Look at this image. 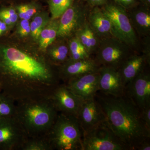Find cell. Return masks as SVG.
I'll use <instances>...</instances> for the list:
<instances>
[{
  "label": "cell",
  "instance_id": "cell-18",
  "mask_svg": "<svg viewBox=\"0 0 150 150\" xmlns=\"http://www.w3.org/2000/svg\"><path fill=\"white\" fill-rule=\"evenodd\" d=\"M140 4L127 11L135 32L141 37L144 38L150 35V8Z\"/></svg>",
  "mask_w": 150,
  "mask_h": 150
},
{
  "label": "cell",
  "instance_id": "cell-27",
  "mask_svg": "<svg viewBox=\"0 0 150 150\" xmlns=\"http://www.w3.org/2000/svg\"><path fill=\"white\" fill-rule=\"evenodd\" d=\"M18 18V14L13 8H6L0 10V20L8 26L16 22Z\"/></svg>",
  "mask_w": 150,
  "mask_h": 150
},
{
  "label": "cell",
  "instance_id": "cell-21",
  "mask_svg": "<svg viewBox=\"0 0 150 150\" xmlns=\"http://www.w3.org/2000/svg\"><path fill=\"white\" fill-rule=\"evenodd\" d=\"M69 48L70 55L69 60L77 61L90 58V56L76 36L70 40Z\"/></svg>",
  "mask_w": 150,
  "mask_h": 150
},
{
  "label": "cell",
  "instance_id": "cell-26",
  "mask_svg": "<svg viewBox=\"0 0 150 150\" xmlns=\"http://www.w3.org/2000/svg\"><path fill=\"white\" fill-rule=\"evenodd\" d=\"M74 0H49L51 19L60 18L67 9L72 4Z\"/></svg>",
  "mask_w": 150,
  "mask_h": 150
},
{
  "label": "cell",
  "instance_id": "cell-35",
  "mask_svg": "<svg viewBox=\"0 0 150 150\" xmlns=\"http://www.w3.org/2000/svg\"><path fill=\"white\" fill-rule=\"evenodd\" d=\"M137 1L143 5L147 7L148 8L150 7V0H137Z\"/></svg>",
  "mask_w": 150,
  "mask_h": 150
},
{
  "label": "cell",
  "instance_id": "cell-19",
  "mask_svg": "<svg viewBox=\"0 0 150 150\" xmlns=\"http://www.w3.org/2000/svg\"><path fill=\"white\" fill-rule=\"evenodd\" d=\"M76 36L90 56L95 54L101 39L90 26L87 20L76 32Z\"/></svg>",
  "mask_w": 150,
  "mask_h": 150
},
{
  "label": "cell",
  "instance_id": "cell-13",
  "mask_svg": "<svg viewBox=\"0 0 150 150\" xmlns=\"http://www.w3.org/2000/svg\"><path fill=\"white\" fill-rule=\"evenodd\" d=\"M76 117L83 132L90 130L106 120L95 97L84 100Z\"/></svg>",
  "mask_w": 150,
  "mask_h": 150
},
{
  "label": "cell",
  "instance_id": "cell-34",
  "mask_svg": "<svg viewBox=\"0 0 150 150\" xmlns=\"http://www.w3.org/2000/svg\"><path fill=\"white\" fill-rule=\"evenodd\" d=\"M8 25L0 20V35H2L7 30Z\"/></svg>",
  "mask_w": 150,
  "mask_h": 150
},
{
  "label": "cell",
  "instance_id": "cell-6",
  "mask_svg": "<svg viewBox=\"0 0 150 150\" xmlns=\"http://www.w3.org/2000/svg\"><path fill=\"white\" fill-rule=\"evenodd\" d=\"M104 13L112 23L115 37L130 46L132 49L138 44L137 34L132 26L128 11L114 2L102 6Z\"/></svg>",
  "mask_w": 150,
  "mask_h": 150
},
{
  "label": "cell",
  "instance_id": "cell-5",
  "mask_svg": "<svg viewBox=\"0 0 150 150\" xmlns=\"http://www.w3.org/2000/svg\"><path fill=\"white\" fill-rule=\"evenodd\" d=\"M81 150H130L114 133L106 120L83 132Z\"/></svg>",
  "mask_w": 150,
  "mask_h": 150
},
{
  "label": "cell",
  "instance_id": "cell-36",
  "mask_svg": "<svg viewBox=\"0 0 150 150\" xmlns=\"http://www.w3.org/2000/svg\"><path fill=\"white\" fill-rule=\"evenodd\" d=\"M1 92V89H0V92Z\"/></svg>",
  "mask_w": 150,
  "mask_h": 150
},
{
  "label": "cell",
  "instance_id": "cell-28",
  "mask_svg": "<svg viewBox=\"0 0 150 150\" xmlns=\"http://www.w3.org/2000/svg\"><path fill=\"white\" fill-rule=\"evenodd\" d=\"M19 17L21 19L29 20L36 13V9L32 6L28 5H23L17 7Z\"/></svg>",
  "mask_w": 150,
  "mask_h": 150
},
{
  "label": "cell",
  "instance_id": "cell-2",
  "mask_svg": "<svg viewBox=\"0 0 150 150\" xmlns=\"http://www.w3.org/2000/svg\"><path fill=\"white\" fill-rule=\"evenodd\" d=\"M96 99L104 112L110 128L130 150L150 139V130L142 121L141 110L126 95L115 96L98 91Z\"/></svg>",
  "mask_w": 150,
  "mask_h": 150
},
{
  "label": "cell",
  "instance_id": "cell-22",
  "mask_svg": "<svg viewBox=\"0 0 150 150\" xmlns=\"http://www.w3.org/2000/svg\"><path fill=\"white\" fill-rule=\"evenodd\" d=\"M16 102L12 98L0 92V118L15 116Z\"/></svg>",
  "mask_w": 150,
  "mask_h": 150
},
{
  "label": "cell",
  "instance_id": "cell-31",
  "mask_svg": "<svg viewBox=\"0 0 150 150\" xmlns=\"http://www.w3.org/2000/svg\"><path fill=\"white\" fill-rule=\"evenodd\" d=\"M141 115L142 121L147 128L150 130V105L141 110Z\"/></svg>",
  "mask_w": 150,
  "mask_h": 150
},
{
  "label": "cell",
  "instance_id": "cell-15",
  "mask_svg": "<svg viewBox=\"0 0 150 150\" xmlns=\"http://www.w3.org/2000/svg\"><path fill=\"white\" fill-rule=\"evenodd\" d=\"M100 67L95 60L91 57L77 61L68 60L59 67V78L66 82L71 78L97 71Z\"/></svg>",
  "mask_w": 150,
  "mask_h": 150
},
{
  "label": "cell",
  "instance_id": "cell-17",
  "mask_svg": "<svg viewBox=\"0 0 150 150\" xmlns=\"http://www.w3.org/2000/svg\"><path fill=\"white\" fill-rule=\"evenodd\" d=\"M87 20L90 26L100 38L115 37L110 20L99 7H94L88 13Z\"/></svg>",
  "mask_w": 150,
  "mask_h": 150
},
{
  "label": "cell",
  "instance_id": "cell-16",
  "mask_svg": "<svg viewBox=\"0 0 150 150\" xmlns=\"http://www.w3.org/2000/svg\"><path fill=\"white\" fill-rule=\"evenodd\" d=\"M150 61L144 54H133L123 62L118 70L125 87L150 65Z\"/></svg>",
  "mask_w": 150,
  "mask_h": 150
},
{
  "label": "cell",
  "instance_id": "cell-11",
  "mask_svg": "<svg viewBox=\"0 0 150 150\" xmlns=\"http://www.w3.org/2000/svg\"><path fill=\"white\" fill-rule=\"evenodd\" d=\"M50 98L59 112L77 117L84 100L77 96L64 84H59Z\"/></svg>",
  "mask_w": 150,
  "mask_h": 150
},
{
  "label": "cell",
  "instance_id": "cell-20",
  "mask_svg": "<svg viewBox=\"0 0 150 150\" xmlns=\"http://www.w3.org/2000/svg\"><path fill=\"white\" fill-rule=\"evenodd\" d=\"M59 20L51 19L40 33L38 39L40 50L45 52L58 36Z\"/></svg>",
  "mask_w": 150,
  "mask_h": 150
},
{
  "label": "cell",
  "instance_id": "cell-24",
  "mask_svg": "<svg viewBox=\"0 0 150 150\" xmlns=\"http://www.w3.org/2000/svg\"><path fill=\"white\" fill-rule=\"evenodd\" d=\"M49 21L47 13L38 14L34 17L30 24V33L34 40H38L40 33Z\"/></svg>",
  "mask_w": 150,
  "mask_h": 150
},
{
  "label": "cell",
  "instance_id": "cell-25",
  "mask_svg": "<svg viewBox=\"0 0 150 150\" xmlns=\"http://www.w3.org/2000/svg\"><path fill=\"white\" fill-rule=\"evenodd\" d=\"M69 48L67 45L61 44L52 48L49 52V57L52 62L60 66L69 59Z\"/></svg>",
  "mask_w": 150,
  "mask_h": 150
},
{
  "label": "cell",
  "instance_id": "cell-23",
  "mask_svg": "<svg viewBox=\"0 0 150 150\" xmlns=\"http://www.w3.org/2000/svg\"><path fill=\"white\" fill-rule=\"evenodd\" d=\"M51 143L47 136L28 138L21 150H52Z\"/></svg>",
  "mask_w": 150,
  "mask_h": 150
},
{
  "label": "cell",
  "instance_id": "cell-32",
  "mask_svg": "<svg viewBox=\"0 0 150 150\" xmlns=\"http://www.w3.org/2000/svg\"><path fill=\"white\" fill-rule=\"evenodd\" d=\"M150 139H147L140 143L137 146L136 150H150Z\"/></svg>",
  "mask_w": 150,
  "mask_h": 150
},
{
  "label": "cell",
  "instance_id": "cell-30",
  "mask_svg": "<svg viewBox=\"0 0 150 150\" xmlns=\"http://www.w3.org/2000/svg\"><path fill=\"white\" fill-rule=\"evenodd\" d=\"M114 2L128 11L139 4L137 0H113Z\"/></svg>",
  "mask_w": 150,
  "mask_h": 150
},
{
  "label": "cell",
  "instance_id": "cell-1",
  "mask_svg": "<svg viewBox=\"0 0 150 150\" xmlns=\"http://www.w3.org/2000/svg\"><path fill=\"white\" fill-rule=\"evenodd\" d=\"M59 79L58 71L42 58L0 46V89L16 102L50 98Z\"/></svg>",
  "mask_w": 150,
  "mask_h": 150
},
{
  "label": "cell",
  "instance_id": "cell-14",
  "mask_svg": "<svg viewBox=\"0 0 150 150\" xmlns=\"http://www.w3.org/2000/svg\"><path fill=\"white\" fill-rule=\"evenodd\" d=\"M98 71L99 92L115 96L125 94V87L118 70L101 66L100 67Z\"/></svg>",
  "mask_w": 150,
  "mask_h": 150
},
{
  "label": "cell",
  "instance_id": "cell-4",
  "mask_svg": "<svg viewBox=\"0 0 150 150\" xmlns=\"http://www.w3.org/2000/svg\"><path fill=\"white\" fill-rule=\"evenodd\" d=\"M83 134L76 117L60 112L47 137L53 150H81Z\"/></svg>",
  "mask_w": 150,
  "mask_h": 150
},
{
  "label": "cell",
  "instance_id": "cell-10",
  "mask_svg": "<svg viewBox=\"0 0 150 150\" xmlns=\"http://www.w3.org/2000/svg\"><path fill=\"white\" fill-rule=\"evenodd\" d=\"M88 11L85 6H72L67 9L59 20L58 36L67 38L76 34L87 20Z\"/></svg>",
  "mask_w": 150,
  "mask_h": 150
},
{
  "label": "cell",
  "instance_id": "cell-9",
  "mask_svg": "<svg viewBox=\"0 0 150 150\" xmlns=\"http://www.w3.org/2000/svg\"><path fill=\"white\" fill-rule=\"evenodd\" d=\"M125 94L140 110L150 105V74L145 69L125 87Z\"/></svg>",
  "mask_w": 150,
  "mask_h": 150
},
{
  "label": "cell",
  "instance_id": "cell-3",
  "mask_svg": "<svg viewBox=\"0 0 150 150\" xmlns=\"http://www.w3.org/2000/svg\"><path fill=\"white\" fill-rule=\"evenodd\" d=\"M58 114L50 98L16 102V117L28 138L48 136Z\"/></svg>",
  "mask_w": 150,
  "mask_h": 150
},
{
  "label": "cell",
  "instance_id": "cell-33",
  "mask_svg": "<svg viewBox=\"0 0 150 150\" xmlns=\"http://www.w3.org/2000/svg\"><path fill=\"white\" fill-rule=\"evenodd\" d=\"M90 6L92 7H99L104 5L108 0H86Z\"/></svg>",
  "mask_w": 150,
  "mask_h": 150
},
{
  "label": "cell",
  "instance_id": "cell-29",
  "mask_svg": "<svg viewBox=\"0 0 150 150\" xmlns=\"http://www.w3.org/2000/svg\"><path fill=\"white\" fill-rule=\"evenodd\" d=\"M18 33L21 37H25L30 33V23L29 20L21 19L19 23Z\"/></svg>",
  "mask_w": 150,
  "mask_h": 150
},
{
  "label": "cell",
  "instance_id": "cell-8",
  "mask_svg": "<svg viewBox=\"0 0 150 150\" xmlns=\"http://www.w3.org/2000/svg\"><path fill=\"white\" fill-rule=\"evenodd\" d=\"M28 138L16 115L0 118V150H21Z\"/></svg>",
  "mask_w": 150,
  "mask_h": 150
},
{
  "label": "cell",
  "instance_id": "cell-7",
  "mask_svg": "<svg viewBox=\"0 0 150 150\" xmlns=\"http://www.w3.org/2000/svg\"><path fill=\"white\" fill-rule=\"evenodd\" d=\"M132 49L115 37L100 40L96 52L94 60L100 67H106L118 70L132 53Z\"/></svg>",
  "mask_w": 150,
  "mask_h": 150
},
{
  "label": "cell",
  "instance_id": "cell-12",
  "mask_svg": "<svg viewBox=\"0 0 150 150\" xmlns=\"http://www.w3.org/2000/svg\"><path fill=\"white\" fill-rule=\"evenodd\" d=\"M99 80L98 70L71 78L65 84L74 94L86 100L95 97L99 91Z\"/></svg>",
  "mask_w": 150,
  "mask_h": 150
}]
</instances>
